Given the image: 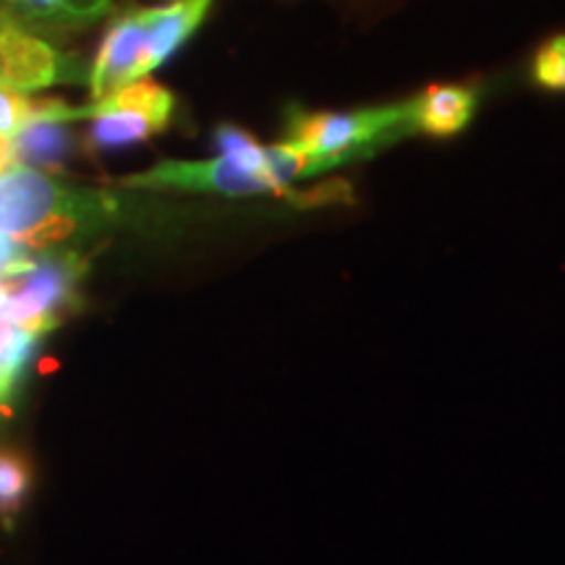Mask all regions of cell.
<instances>
[{
	"label": "cell",
	"mask_w": 565,
	"mask_h": 565,
	"mask_svg": "<svg viewBox=\"0 0 565 565\" xmlns=\"http://www.w3.org/2000/svg\"><path fill=\"white\" fill-rule=\"evenodd\" d=\"M210 6L212 0H171V3L154 6V9H141L147 76L200 30Z\"/></svg>",
	"instance_id": "cell-7"
},
{
	"label": "cell",
	"mask_w": 565,
	"mask_h": 565,
	"mask_svg": "<svg viewBox=\"0 0 565 565\" xmlns=\"http://www.w3.org/2000/svg\"><path fill=\"white\" fill-rule=\"evenodd\" d=\"M34 113H38V100L34 97L0 84V137H17L24 126L34 121Z\"/></svg>",
	"instance_id": "cell-14"
},
{
	"label": "cell",
	"mask_w": 565,
	"mask_h": 565,
	"mask_svg": "<svg viewBox=\"0 0 565 565\" xmlns=\"http://www.w3.org/2000/svg\"><path fill=\"white\" fill-rule=\"evenodd\" d=\"M532 79L536 87L565 92V34L547 40L534 55Z\"/></svg>",
	"instance_id": "cell-13"
},
{
	"label": "cell",
	"mask_w": 565,
	"mask_h": 565,
	"mask_svg": "<svg viewBox=\"0 0 565 565\" xmlns=\"http://www.w3.org/2000/svg\"><path fill=\"white\" fill-rule=\"evenodd\" d=\"M74 76V61L51 42L32 34L30 26L19 21L0 24V84L3 87L32 95Z\"/></svg>",
	"instance_id": "cell-6"
},
{
	"label": "cell",
	"mask_w": 565,
	"mask_h": 565,
	"mask_svg": "<svg viewBox=\"0 0 565 565\" xmlns=\"http://www.w3.org/2000/svg\"><path fill=\"white\" fill-rule=\"evenodd\" d=\"M32 490V466L17 450H0V515L19 513Z\"/></svg>",
	"instance_id": "cell-12"
},
{
	"label": "cell",
	"mask_w": 565,
	"mask_h": 565,
	"mask_svg": "<svg viewBox=\"0 0 565 565\" xmlns=\"http://www.w3.org/2000/svg\"><path fill=\"white\" fill-rule=\"evenodd\" d=\"M113 0H0V11L24 26L82 30L110 11Z\"/></svg>",
	"instance_id": "cell-9"
},
{
	"label": "cell",
	"mask_w": 565,
	"mask_h": 565,
	"mask_svg": "<svg viewBox=\"0 0 565 565\" xmlns=\"http://www.w3.org/2000/svg\"><path fill=\"white\" fill-rule=\"evenodd\" d=\"M13 162H17V154H13V141L0 137V175L9 171Z\"/></svg>",
	"instance_id": "cell-16"
},
{
	"label": "cell",
	"mask_w": 565,
	"mask_h": 565,
	"mask_svg": "<svg viewBox=\"0 0 565 565\" xmlns=\"http://www.w3.org/2000/svg\"><path fill=\"white\" fill-rule=\"evenodd\" d=\"M479 105V92L463 84H435L427 87L414 100L412 108V131H422L427 137H456L471 124Z\"/></svg>",
	"instance_id": "cell-8"
},
{
	"label": "cell",
	"mask_w": 565,
	"mask_h": 565,
	"mask_svg": "<svg viewBox=\"0 0 565 565\" xmlns=\"http://www.w3.org/2000/svg\"><path fill=\"white\" fill-rule=\"evenodd\" d=\"M173 108V92L145 76L87 108H79V121H92L84 145L89 152L103 154L150 141L168 129Z\"/></svg>",
	"instance_id": "cell-5"
},
{
	"label": "cell",
	"mask_w": 565,
	"mask_h": 565,
	"mask_svg": "<svg viewBox=\"0 0 565 565\" xmlns=\"http://www.w3.org/2000/svg\"><path fill=\"white\" fill-rule=\"evenodd\" d=\"M84 273H87V257L79 252H40L30 270L6 280L9 301L3 315L32 333H51L79 299Z\"/></svg>",
	"instance_id": "cell-4"
},
{
	"label": "cell",
	"mask_w": 565,
	"mask_h": 565,
	"mask_svg": "<svg viewBox=\"0 0 565 565\" xmlns=\"http://www.w3.org/2000/svg\"><path fill=\"white\" fill-rule=\"evenodd\" d=\"M126 207L116 194L71 186L42 168L13 166L0 175V233L32 252L58 249L89 233L124 221Z\"/></svg>",
	"instance_id": "cell-1"
},
{
	"label": "cell",
	"mask_w": 565,
	"mask_h": 565,
	"mask_svg": "<svg viewBox=\"0 0 565 565\" xmlns=\"http://www.w3.org/2000/svg\"><path fill=\"white\" fill-rule=\"evenodd\" d=\"M6 21H17V19H11L9 13H6V11H0V24H6Z\"/></svg>",
	"instance_id": "cell-17"
},
{
	"label": "cell",
	"mask_w": 565,
	"mask_h": 565,
	"mask_svg": "<svg viewBox=\"0 0 565 565\" xmlns=\"http://www.w3.org/2000/svg\"><path fill=\"white\" fill-rule=\"evenodd\" d=\"M38 254L40 252H32L24 244H19L17 238L0 233V280H9L13 275L30 270Z\"/></svg>",
	"instance_id": "cell-15"
},
{
	"label": "cell",
	"mask_w": 565,
	"mask_h": 565,
	"mask_svg": "<svg viewBox=\"0 0 565 565\" xmlns=\"http://www.w3.org/2000/svg\"><path fill=\"white\" fill-rule=\"evenodd\" d=\"M11 141L17 162L32 168H61L71 152L68 124L63 121H32Z\"/></svg>",
	"instance_id": "cell-10"
},
{
	"label": "cell",
	"mask_w": 565,
	"mask_h": 565,
	"mask_svg": "<svg viewBox=\"0 0 565 565\" xmlns=\"http://www.w3.org/2000/svg\"><path fill=\"white\" fill-rule=\"evenodd\" d=\"M343 166L341 158H324L291 141L267 147L265 162L236 160L231 154H217L210 160H166L145 173L126 175L118 181L124 189L141 192H202L225 196L282 194L294 181L320 175Z\"/></svg>",
	"instance_id": "cell-2"
},
{
	"label": "cell",
	"mask_w": 565,
	"mask_h": 565,
	"mask_svg": "<svg viewBox=\"0 0 565 565\" xmlns=\"http://www.w3.org/2000/svg\"><path fill=\"white\" fill-rule=\"evenodd\" d=\"M406 131H412L408 103L349 113H309L296 108L288 113L282 141H291V145L324 154V158H341L349 162L374 152Z\"/></svg>",
	"instance_id": "cell-3"
},
{
	"label": "cell",
	"mask_w": 565,
	"mask_h": 565,
	"mask_svg": "<svg viewBox=\"0 0 565 565\" xmlns=\"http://www.w3.org/2000/svg\"><path fill=\"white\" fill-rule=\"evenodd\" d=\"M40 338V333L19 328L9 317L0 315V406L11 401L21 372H24L26 362H30Z\"/></svg>",
	"instance_id": "cell-11"
}]
</instances>
